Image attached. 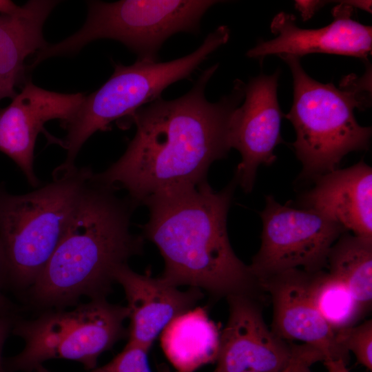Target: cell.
<instances>
[{
    "label": "cell",
    "mask_w": 372,
    "mask_h": 372,
    "mask_svg": "<svg viewBox=\"0 0 372 372\" xmlns=\"http://www.w3.org/2000/svg\"><path fill=\"white\" fill-rule=\"evenodd\" d=\"M217 68L205 70L183 96L159 98L134 112L129 118L136 131L125 152L92 179L125 189L136 206L151 196L206 181L211 165L231 149L230 118L244 98L245 83L236 80L229 95L215 103L206 99L205 87Z\"/></svg>",
    "instance_id": "1"
},
{
    "label": "cell",
    "mask_w": 372,
    "mask_h": 372,
    "mask_svg": "<svg viewBox=\"0 0 372 372\" xmlns=\"http://www.w3.org/2000/svg\"><path fill=\"white\" fill-rule=\"evenodd\" d=\"M234 178L216 192L205 181L148 198L143 238L164 260L161 276L175 287L187 285L214 297L247 295L262 299L258 282L230 244L227 214L237 185Z\"/></svg>",
    "instance_id": "2"
},
{
    "label": "cell",
    "mask_w": 372,
    "mask_h": 372,
    "mask_svg": "<svg viewBox=\"0 0 372 372\" xmlns=\"http://www.w3.org/2000/svg\"><path fill=\"white\" fill-rule=\"evenodd\" d=\"M136 207L92 176L59 244L23 299L43 311L75 306L83 296L106 298L116 271L143 252L144 238L130 230Z\"/></svg>",
    "instance_id": "3"
},
{
    "label": "cell",
    "mask_w": 372,
    "mask_h": 372,
    "mask_svg": "<svg viewBox=\"0 0 372 372\" xmlns=\"http://www.w3.org/2000/svg\"><path fill=\"white\" fill-rule=\"evenodd\" d=\"M278 56L293 76V105L285 116L296 133L292 146L302 165L298 178L315 180L337 169L348 153L369 148L371 128L361 126L353 110L369 106L371 72L358 79L347 76L337 88L309 76L298 57Z\"/></svg>",
    "instance_id": "4"
},
{
    "label": "cell",
    "mask_w": 372,
    "mask_h": 372,
    "mask_svg": "<svg viewBox=\"0 0 372 372\" xmlns=\"http://www.w3.org/2000/svg\"><path fill=\"white\" fill-rule=\"evenodd\" d=\"M93 174L87 167L59 166L53 180L23 195L0 186V248L6 288L23 298L63 236Z\"/></svg>",
    "instance_id": "5"
},
{
    "label": "cell",
    "mask_w": 372,
    "mask_h": 372,
    "mask_svg": "<svg viewBox=\"0 0 372 372\" xmlns=\"http://www.w3.org/2000/svg\"><path fill=\"white\" fill-rule=\"evenodd\" d=\"M218 1L122 0L88 1L83 27L63 41L35 53L32 68L44 60L74 54L100 39L119 41L137 54L138 60L156 61L163 43L180 32H196L205 12Z\"/></svg>",
    "instance_id": "6"
},
{
    "label": "cell",
    "mask_w": 372,
    "mask_h": 372,
    "mask_svg": "<svg viewBox=\"0 0 372 372\" xmlns=\"http://www.w3.org/2000/svg\"><path fill=\"white\" fill-rule=\"evenodd\" d=\"M64 309L41 311L30 320L16 318L12 333L24 342L23 350L5 360L9 372H35L49 360L76 361L87 370L96 367L99 356L127 338L126 307L106 298Z\"/></svg>",
    "instance_id": "7"
},
{
    "label": "cell",
    "mask_w": 372,
    "mask_h": 372,
    "mask_svg": "<svg viewBox=\"0 0 372 372\" xmlns=\"http://www.w3.org/2000/svg\"><path fill=\"white\" fill-rule=\"evenodd\" d=\"M229 33L227 26H219L194 52L171 61L137 59L127 66L115 63L110 78L85 97L74 118L64 127L68 134L62 143L68 154L62 165L74 166L81 147L96 132L107 130L114 121L130 117L146 103L161 98L169 85L189 77L208 55L227 43Z\"/></svg>",
    "instance_id": "8"
},
{
    "label": "cell",
    "mask_w": 372,
    "mask_h": 372,
    "mask_svg": "<svg viewBox=\"0 0 372 372\" xmlns=\"http://www.w3.org/2000/svg\"><path fill=\"white\" fill-rule=\"evenodd\" d=\"M260 216L261 245L249 265L258 282L293 269L324 270L331 247L347 231L314 210L281 205L272 195L265 197Z\"/></svg>",
    "instance_id": "9"
},
{
    "label": "cell",
    "mask_w": 372,
    "mask_h": 372,
    "mask_svg": "<svg viewBox=\"0 0 372 372\" xmlns=\"http://www.w3.org/2000/svg\"><path fill=\"white\" fill-rule=\"evenodd\" d=\"M279 70L271 75L260 74L244 85L245 101L233 112L229 126L231 148L241 155L235 178L243 190L251 192L258 167L276 159V147L283 143L277 87Z\"/></svg>",
    "instance_id": "10"
},
{
    "label": "cell",
    "mask_w": 372,
    "mask_h": 372,
    "mask_svg": "<svg viewBox=\"0 0 372 372\" xmlns=\"http://www.w3.org/2000/svg\"><path fill=\"white\" fill-rule=\"evenodd\" d=\"M226 298L229 318L220 333L214 372H280L291 358L293 343L268 327L260 299L247 295Z\"/></svg>",
    "instance_id": "11"
},
{
    "label": "cell",
    "mask_w": 372,
    "mask_h": 372,
    "mask_svg": "<svg viewBox=\"0 0 372 372\" xmlns=\"http://www.w3.org/2000/svg\"><path fill=\"white\" fill-rule=\"evenodd\" d=\"M85 97L82 93L47 90L28 81L12 102L0 109V152L17 165L32 187L39 183L33 168L38 134L50 120H60L64 127L74 118Z\"/></svg>",
    "instance_id": "12"
},
{
    "label": "cell",
    "mask_w": 372,
    "mask_h": 372,
    "mask_svg": "<svg viewBox=\"0 0 372 372\" xmlns=\"http://www.w3.org/2000/svg\"><path fill=\"white\" fill-rule=\"evenodd\" d=\"M338 2L332 10L333 21L318 29L300 28L294 15L283 12L277 14L270 26L276 37L259 41L247 56L260 59L268 55L289 54L300 58L311 53H324L366 59L371 53V26L351 18L355 8L349 0Z\"/></svg>",
    "instance_id": "13"
},
{
    "label": "cell",
    "mask_w": 372,
    "mask_h": 372,
    "mask_svg": "<svg viewBox=\"0 0 372 372\" xmlns=\"http://www.w3.org/2000/svg\"><path fill=\"white\" fill-rule=\"evenodd\" d=\"M310 272L287 270L258 282L273 304L271 330L280 338L299 340L320 350L325 360L348 364L349 352L340 347L334 331L317 309L310 293Z\"/></svg>",
    "instance_id": "14"
},
{
    "label": "cell",
    "mask_w": 372,
    "mask_h": 372,
    "mask_svg": "<svg viewBox=\"0 0 372 372\" xmlns=\"http://www.w3.org/2000/svg\"><path fill=\"white\" fill-rule=\"evenodd\" d=\"M114 282L123 287L127 302V344L148 351L167 324L194 308L203 296L200 289L180 291L161 277L134 271L127 264L116 271Z\"/></svg>",
    "instance_id": "15"
},
{
    "label": "cell",
    "mask_w": 372,
    "mask_h": 372,
    "mask_svg": "<svg viewBox=\"0 0 372 372\" xmlns=\"http://www.w3.org/2000/svg\"><path fill=\"white\" fill-rule=\"evenodd\" d=\"M299 198L302 208L314 210L354 235L372 239V169L361 160L315 180Z\"/></svg>",
    "instance_id": "16"
},
{
    "label": "cell",
    "mask_w": 372,
    "mask_h": 372,
    "mask_svg": "<svg viewBox=\"0 0 372 372\" xmlns=\"http://www.w3.org/2000/svg\"><path fill=\"white\" fill-rule=\"evenodd\" d=\"M57 1L31 0L12 14H0V101L14 99L25 83V59L45 48L43 28Z\"/></svg>",
    "instance_id": "17"
},
{
    "label": "cell",
    "mask_w": 372,
    "mask_h": 372,
    "mask_svg": "<svg viewBox=\"0 0 372 372\" xmlns=\"http://www.w3.org/2000/svg\"><path fill=\"white\" fill-rule=\"evenodd\" d=\"M220 332L201 307L193 308L172 320L161 333L163 351L180 372H192L216 360Z\"/></svg>",
    "instance_id": "18"
},
{
    "label": "cell",
    "mask_w": 372,
    "mask_h": 372,
    "mask_svg": "<svg viewBox=\"0 0 372 372\" xmlns=\"http://www.w3.org/2000/svg\"><path fill=\"white\" fill-rule=\"evenodd\" d=\"M327 268L368 312L372 302V239L345 231L331 247Z\"/></svg>",
    "instance_id": "19"
},
{
    "label": "cell",
    "mask_w": 372,
    "mask_h": 372,
    "mask_svg": "<svg viewBox=\"0 0 372 372\" xmlns=\"http://www.w3.org/2000/svg\"><path fill=\"white\" fill-rule=\"evenodd\" d=\"M311 298L334 332L355 325L364 311L347 287L324 270L310 273Z\"/></svg>",
    "instance_id": "20"
},
{
    "label": "cell",
    "mask_w": 372,
    "mask_h": 372,
    "mask_svg": "<svg viewBox=\"0 0 372 372\" xmlns=\"http://www.w3.org/2000/svg\"><path fill=\"white\" fill-rule=\"evenodd\" d=\"M338 344L355 355L357 361L372 371V320L335 332Z\"/></svg>",
    "instance_id": "21"
},
{
    "label": "cell",
    "mask_w": 372,
    "mask_h": 372,
    "mask_svg": "<svg viewBox=\"0 0 372 372\" xmlns=\"http://www.w3.org/2000/svg\"><path fill=\"white\" fill-rule=\"evenodd\" d=\"M148 351L126 344L124 349L110 362L90 372H152L148 362ZM35 372H51L43 365Z\"/></svg>",
    "instance_id": "22"
},
{
    "label": "cell",
    "mask_w": 372,
    "mask_h": 372,
    "mask_svg": "<svg viewBox=\"0 0 372 372\" xmlns=\"http://www.w3.org/2000/svg\"><path fill=\"white\" fill-rule=\"evenodd\" d=\"M324 360L323 353L316 347L307 344L293 343L291 358L280 372H311L313 364Z\"/></svg>",
    "instance_id": "23"
},
{
    "label": "cell",
    "mask_w": 372,
    "mask_h": 372,
    "mask_svg": "<svg viewBox=\"0 0 372 372\" xmlns=\"http://www.w3.org/2000/svg\"><path fill=\"white\" fill-rule=\"evenodd\" d=\"M6 288L4 262L0 248V316H19V308L3 293Z\"/></svg>",
    "instance_id": "24"
},
{
    "label": "cell",
    "mask_w": 372,
    "mask_h": 372,
    "mask_svg": "<svg viewBox=\"0 0 372 372\" xmlns=\"http://www.w3.org/2000/svg\"><path fill=\"white\" fill-rule=\"evenodd\" d=\"M18 316H0V372H9L3 358V349L8 338L12 333L14 321Z\"/></svg>",
    "instance_id": "25"
},
{
    "label": "cell",
    "mask_w": 372,
    "mask_h": 372,
    "mask_svg": "<svg viewBox=\"0 0 372 372\" xmlns=\"http://www.w3.org/2000/svg\"><path fill=\"white\" fill-rule=\"evenodd\" d=\"M296 8L300 12L302 20L309 19L327 1H296Z\"/></svg>",
    "instance_id": "26"
},
{
    "label": "cell",
    "mask_w": 372,
    "mask_h": 372,
    "mask_svg": "<svg viewBox=\"0 0 372 372\" xmlns=\"http://www.w3.org/2000/svg\"><path fill=\"white\" fill-rule=\"evenodd\" d=\"M323 362L327 372H349L347 366V363L342 360H326Z\"/></svg>",
    "instance_id": "27"
},
{
    "label": "cell",
    "mask_w": 372,
    "mask_h": 372,
    "mask_svg": "<svg viewBox=\"0 0 372 372\" xmlns=\"http://www.w3.org/2000/svg\"><path fill=\"white\" fill-rule=\"evenodd\" d=\"M19 8L11 1L0 0V14H12Z\"/></svg>",
    "instance_id": "28"
},
{
    "label": "cell",
    "mask_w": 372,
    "mask_h": 372,
    "mask_svg": "<svg viewBox=\"0 0 372 372\" xmlns=\"http://www.w3.org/2000/svg\"><path fill=\"white\" fill-rule=\"evenodd\" d=\"M245 372H254V371H245Z\"/></svg>",
    "instance_id": "29"
}]
</instances>
